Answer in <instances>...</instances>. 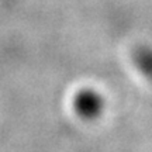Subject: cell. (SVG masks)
<instances>
[{"label":"cell","mask_w":152,"mask_h":152,"mask_svg":"<svg viewBox=\"0 0 152 152\" xmlns=\"http://www.w3.org/2000/svg\"><path fill=\"white\" fill-rule=\"evenodd\" d=\"M107 100L100 90L86 86L76 90L72 97L73 113L83 121H96L106 111Z\"/></svg>","instance_id":"1"},{"label":"cell","mask_w":152,"mask_h":152,"mask_svg":"<svg viewBox=\"0 0 152 152\" xmlns=\"http://www.w3.org/2000/svg\"><path fill=\"white\" fill-rule=\"evenodd\" d=\"M134 64L144 76L152 80V48H140L134 55Z\"/></svg>","instance_id":"2"}]
</instances>
